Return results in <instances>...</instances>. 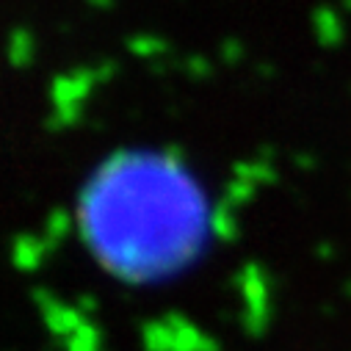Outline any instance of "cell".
<instances>
[{
	"mask_svg": "<svg viewBox=\"0 0 351 351\" xmlns=\"http://www.w3.org/2000/svg\"><path fill=\"white\" fill-rule=\"evenodd\" d=\"M216 227L205 189L174 152L119 149L77 197V230L97 266L130 285L180 277Z\"/></svg>",
	"mask_w": 351,
	"mask_h": 351,
	"instance_id": "6da1fadb",
	"label": "cell"
}]
</instances>
